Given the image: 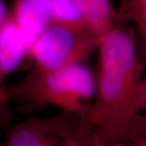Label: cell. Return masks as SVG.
<instances>
[{"mask_svg":"<svg viewBox=\"0 0 146 146\" xmlns=\"http://www.w3.org/2000/svg\"><path fill=\"white\" fill-rule=\"evenodd\" d=\"M28 50L25 37L11 15L0 25V92L4 91L5 79L17 68Z\"/></svg>","mask_w":146,"mask_h":146,"instance_id":"8992f818","label":"cell"},{"mask_svg":"<svg viewBox=\"0 0 146 146\" xmlns=\"http://www.w3.org/2000/svg\"><path fill=\"white\" fill-rule=\"evenodd\" d=\"M63 146H106L98 131L84 117H80L63 141Z\"/></svg>","mask_w":146,"mask_h":146,"instance_id":"9c48e42d","label":"cell"},{"mask_svg":"<svg viewBox=\"0 0 146 146\" xmlns=\"http://www.w3.org/2000/svg\"><path fill=\"white\" fill-rule=\"evenodd\" d=\"M110 146H126V145H122V144H120V143H114L112 145H110Z\"/></svg>","mask_w":146,"mask_h":146,"instance_id":"5bb4252c","label":"cell"},{"mask_svg":"<svg viewBox=\"0 0 146 146\" xmlns=\"http://www.w3.org/2000/svg\"><path fill=\"white\" fill-rule=\"evenodd\" d=\"M80 117L64 112L50 119H28L9 129L7 146H63Z\"/></svg>","mask_w":146,"mask_h":146,"instance_id":"277c9868","label":"cell"},{"mask_svg":"<svg viewBox=\"0 0 146 146\" xmlns=\"http://www.w3.org/2000/svg\"><path fill=\"white\" fill-rule=\"evenodd\" d=\"M96 98L84 117L106 144L129 137L146 107L144 66L136 54L132 34L112 27L98 38Z\"/></svg>","mask_w":146,"mask_h":146,"instance_id":"6da1fadb","label":"cell"},{"mask_svg":"<svg viewBox=\"0 0 146 146\" xmlns=\"http://www.w3.org/2000/svg\"><path fill=\"white\" fill-rule=\"evenodd\" d=\"M98 38L88 30H79L50 22L29 50L35 68L51 71L80 63L98 47Z\"/></svg>","mask_w":146,"mask_h":146,"instance_id":"3957f363","label":"cell"},{"mask_svg":"<svg viewBox=\"0 0 146 146\" xmlns=\"http://www.w3.org/2000/svg\"><path fill=\"white\" fill-rule=\"evenodd\" d=\"M10 16L5 3L3 0H0V25H2Z\"/></svg>","mask_w":146,"mask_h":146,"instance_id":"8fae6325","label":"cell"},{"mask_svg":"<svg viewBox=\"0 0 146 146\" xmlns=\"http://www.w3.org/2000/svg\"><path fill=\"white\" fill-rule=\"evenodd\" d=\"M6 99H7V95L5 94V90L3 92H0V107L2 106V105Z\"/></svg>","mask_w":146,"mask_h":146,"instance_id":"4fadbf2b","label":"cell"},{"mask_svg":"<svg viewBox=\"0 0 146 146\" xmlns=\"http://www.w3.org/2000/svg\"><path fill=\"white\" fill-rule=\"evenodd\" d=\"M136 146H146V145H145V142H141V143H140L139 145H137Z\"/></svg>","mask_w":146,"mask_h":146,"instance_id":"9a60e30c","label":"cell"},{"mask_svg":"<svg viewBox=\"0 0 146 146\" xmlns=\"http://www.w3.org/2000/svg\"><path fill=\"white\" fill-rule=\"evenodd\" d=\"M119 11L117 12V14H118L119 19H120L121 15H122L123 10H124L125 7L127 4V3L129 2V0H119Z\"/></svg>","mask_w":146,"mask_h":146,"instance_id":"7c38bea8","label":"cell"},{"mask_svg":"<svg viewBox=\"0 0 146 146\" xmlns=\"http://www.w3.org/2000/svg\"><path fill=\"white\" fill-rule=\"evenodd\" d=\"M51 22L89 31L80 12L72 0H51Z\"/></svg>","mask_w":146,"mask_h":146,"instance_id":"ba28073f","label":"cell"},{"mask_svg":"<svg viewBox=\"0 0 146 146\" xmlns=\"http://www.w3.org/2000/svg\"><path fill=\"white\" fill-rule=\"evenodd\" d=\"M95 85L92 72L80 63L51 71L34 68L20 85L4 89L7 98L12 97L33 107L51 105L84 117Z\"/></svg>","mask_w":146,"mask_h":146,"instance_id":"7a4b0ae2","label":"cell"},{"mask_svg":"<svg viewBox=\"0 0 146 146\" xmlns=\"http://www.w3.org/2000/svg\"><path fill=\"white\" fill-rule=\"evenodd\" d=\"M11 16L25 37L29 52L36 37L51 22V0H16Z\"/></svg>","mask_w":146,"mask_h":146,"instance_id":"5b68a950","label":"cell"},{"mask_svg":"<svg viewBox=\"0 0 146 146\" xmlns=\"http://www.w3.org/2000/svg\"><path fill=\"white\" fill-rule=\"evenodd\" d=\"M120 19H130L141 35L146 34V0H129Z\"/></svg>","mask_w":146,"mask_h":146,"instance_id":"30bf717a","label":"cell"},{"mask_svg":"<svg viewBox=\"0 0 146 146\" xmlns=\"http://www.w3.org/2000/svg\"><path fill=\"white\" fill-rule=\"evenodd\" d=\"M83 17L89 31L99 38L115 26L117 11L112 7L110 0H72Z\"/></svg>","mask_w":146,"mask_h":146,"instance_id":"52a82bcc","label":"cell"}]
</instances>
